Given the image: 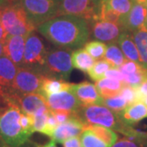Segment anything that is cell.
<instances>
[{"mask_svg":"<svg viewBox=\"0 0 147 147\" xmlns=\"http://www.w3.org/2000/svg\"><path fill=\"white\" fill-rule=\"evenodd\" d=\"M38 32L56 47L79 49L88 42L90 35L88 22L73 15L54 17L37 28Z\"/></svg>","mask_w":147,"mask_h":147,"instance_id":"cell-1","label":"cell"},{"mask_svg":"<svg viewBox=\"0 0 147 147\" xmlns=\"http://www.w3.org/2000/svg\"><path fill=\"white\" fill-rule=\"evenodd\" d=\"M77 115L85 123V125H100L118 131L127 137H147V132L135 130L131 126L124 123L119 119L117 113L103 105L82 106L77 112Z\"/></svg>","mask_w":147,"mask_h":147,"instance_id":"cell-2","label":"cell"},{"mask_svg":"<svg viewBox=\"0 0 147 147\" xmlns=\"http://www.w3.org/2000/svg\"><path fill=\"white\" fill-rule=\"evenodd\" d=\"M21 113L19 106L12 102L0 111V135L11 147L21 146L31 136L21 127Z\"/></svg>","mask_w":147,"mask_h":147,"instance_id":"cell-3","label":"cell"},{"mask_svg":"<svg viewBox=\"0 0 147 147\" xmlns=\"http://www.w3.org/2000/svg\"><path fill=\"white\" fill-rule=\"evenodd\" d=\"M45 78L38 69L29 66L18 67L11 87L7 90L3 89L6 100L8 102L16 103V100L20 96L39 92Z\"/></svg>","mask_w":147,"mask_h":147,"instance_id":"cell-4","label":"cell"},{"mask_svg":"<svg viewBox=\"0 0 147 147\" xmlns=\"http://www.w3.org/2000/svg\"><path fill=\"white\" fill-rule=\"evenodd\" d=\"M0 22L7 36L27 37L36 30V27L29 20L20 0L0 7Z\"/></svg>","mask_w":147,"mask_h":147,"instance_id":"cell-5","label":"cell"},{"mask_svg":"<svg viewBox=\"0 0 147 147\" xmlns=\"http://www.w3.org/2000/svg\"><path fill=\"white\" fill-rule=\"evenodd\" d=\"M71 54L66 48L47 49L44 64L38 69L46 78L68 80L74 68Z\"/></svg>","mask_w":147,"mask_h":147,"instance_id":"cell-6","label":"cell"},{"mask_svg":"<svg viewBox=\"0 0 147 147\" xmlns=\"http://www.w3.org/2000/svg\"><path fill=\"white\" fill-rule=\"evenodd\" d=\"M61 0H20L26 15L36 29L58 16Z\"/></svg>","mask_w":147,"mask_h":147,"instance_id":"cell-7","label":"cell"},{"mask_svg":"<svg viewBox=\"0 0 147 147\" xmlns=\"http://www.w3.org/2000/svg\"><path fill=\"white\" fill-rule=\"evenodd\" d=\"M102 0H61L58 16L73 15L89 23L99 21Z\"/></svg>","mask_w":147,"mask_h":147,"instance_id":"cell-8","label":"cell"},{"mask_svg":"<svg viewBox=\"0 0 147 147\" xmlns=\"http://www.w3.org/2000/svg\"><path fill=\"white\" fill-rule=\"evenodd\" d=\"M47 51L42 39L34 31L30 33L26 39L23 66L40 68L44 64Z\"/></svg>","mask_w":147,"mask_h":147,"instance_id":"cell-9","label":"cell"},{"mask_svg":"<svg viewBox=\"0 0 147 147\" xmlns=\"http://www.w3.org/2000/svg\"><path fill=\"white\" fill-rule=\"evenodd\" d=\"M46 99L47 106L51 110H65L77 114L82 107L79 100L69 90L48 96Z\"/></svg>","mask_w":147,"mask_h":147,"instance_id":"cell-10","label":"cell"},{"mask_svg":"<svg viewBox=\"0 0 147 147\" xmlns=\"http://www.w3.org/2000/svg\"><path fill=\"white\" fill-rule=\"evenodd\" d=\"M85 123L77 115L72 116L63 123L59 124L53 131L51 139L62 144L65 140L74 137H79L85 129Z\"/></svg>","mask_w":147,"mask_h":147,"instance_id":"cell-11","label":"cell"},{"mask_svg":"<svg viewBox=\"0 0 147 147\" xmlns=\"http://www.w3.org/2000/svg\"><path fill=\"white\" fill-rule=\"evenodd\" d=\"M123 30L119 25L104 21H96L92 23L91 34L96 40L114 43L118 41Z\"/></svg>","mask_w":147,"mask_h":147,"instance_id":"cell-12","label":"cell"},{"mask_svg":"<svg viewBox=\"0 0 147 147\" xmlns=\"http://www.w3.org/2000/svg\"><path fill=\"white\" fill-rule=\"evenodd\" d=\"M79 100L82 106L102 105L103 98L96 89L95 84L84 81L80 84H74L69 89Z\"/></svg>","mask_w":147,"mask_h":147,"instance_id":"cell-13","label":"cell"},{"mask_svg":"<svg viewBox=\"0 0 147 147\" xmlns=\"http://www.w3.org/2000/svg\"><path fill=\"white\" fill-rule=\"evenodd\" d=\"M146 18V6L142 3H135L130 11L123 18L121 28L123 31L132 33L145 26Z\"/></svg>","mask_w":147,"mask_h":147,"instance_id":"cell-14","label":"cell"},{"mask_svg":"<svg viewBox=\"0 0 147 147\" xmlns=\"http://www.w3.org/2000/svg\"><path fill=\"white\" fill-rule=\"evenodd\" d=\"M26 39V36L9 35L4 42L3 55L9 58L18 67L23 66Z\"/></svg>","mask_w":147,"mask_h":147,"instance_id":"cell-15","label":"cell"},{"mask_svg":"<svg viewBox=\"0 0 147 147\" xmlns=\"http://www.w3.org/2000/svg\"><path fill=\"white\" fill-rule=\"evenodd\" d=\"M16 104L22 113L30 115H33L43 105H47L46 96L40 92H32L20 96L16 100Z\"/></svg>","mask_w":147,"mask_h":147,"instance_id":"cell-16","label":"cell"},{"mask_svg":"<svg viewBox=\"0 0 147 147\" xmlns=\"http://www.w3.org/2000/svg\"><path fill=\"white\" fill-rule=\"evenodd\" d=\"M119 119L124 123L132 126L147 118V107L142 101L127 106L125 109L117 113Z\"/></svg>","mask_w":147,"mask_h":147,"instance_id":"cell-17","label":"cell"},{"mask_svg":"<svg viewBox=\"0 0 147 147\" xmlns=\"http://www.w3.org/2000/svg\"><path fill=\"white\" fill-rule=\"evenodd\" d=\"M18 66L9 58L3 55L0 57V88L7 90L10 88L15 79Z\"/></svg>","mask_w":147,"mask_h":147,"instance_id":"cell-18","label":"cell"},{"mask_svg":"<svg viewBox=\"0 0 147 147\" xmlns=\"http://www.w3.org/2000/svg\"><path fill=\"white\" fill-rule=\"evenodd\" d=\"M117 43L119 44L121 51L123 52L127 60L141 64L139 53L135 42L132 38L131 33L127 31L122 32L117 41Z\"/></svg>","mask_w":147,"mask_h":147,"instance_id":"cell-19","label":"cell"},{"mask_svg":"<svg viewBox=\"0 0 147 147\" xmlns=\"http://www.w3.org/2000/svg\"><path fill=\"white\" fill-rule=\"evenodd\" d=\"M125 83L119 80L103 78L95 83V86L100 96L103 98H109L120 93L121 90L125 86Z\"/></svg>","mask_w":147,"mask_h":147,"instance_id":"cell-20","label":"cell"},{"mask_svg":"<svg viewBox=\"0 0 147 147\" xmlns=\"http://www.w3.org/2000/svg\"><path fill=\"white\" fill-rule=\"evenodd\" d=\"M72 85L73 84H69L65 80L45 78L44 80L42 81L39 92L47 97L48 96L56 94V93L61 92L68 91L70 89Z\"/></svg>","mask_w":147,"mask_h":147,"instance_id":"cell-21","label":"cell"},{"mask_svg":"<svg viewBox=\"0 0 147 147\" xmlns=\"http://www.w3.org/2000/svg\"><path fill=\"white\" fill-rule=\"evenodd\" d=\"M71 59L74 68L77 69L84 73H88V71L93 66L96 62L94 59L84 48H79L73 51L71 54Z\"/></svg>","mask_w":147,"mask_h":147,"instance_id":"cell-22","label":"cell"},{"mask_svg":"<svg viewBox=\"0 0 147 147\" xmlns=\"http://www.w3.org/2000/svg\"><path fill=\"white\" fill-rule=\"evenodd\" d=\"M131 35L139 53L141 65L147 69V28L144 26L132 32Z\"/></svg>","mask_w":147,"mask_h":147,"instance_id":"cell-23","label":"cell"},{"mask_svg":"<svg viewBox=\"0 0 147 147\" xmlns=\"http://www.w3.org/2000/svg\"><path fill=\"white\" fill-rule=\"evenodd\" d=\"M85 129H89L97 137L108 144L110 147L112 146L117 141H118V135L115 131L108 127L96 125V124H87L85 126Z\"/></svg>","mask_w":147,"mask_h":147,"instance_id":"cell-24","label":"cell"},{"mask_svg":"<svg viewBox=\"0 0 147 147\" xmlns=\"http://www.w3.org/2000/svg\"><path fill=\"white\" fill-rule=\"evenodd\" d=\"M105 60L111 65L112 68L119 69L127 59L124 57L120 47L115 42L110 43L107 46V49L105 54Z\"/></svg>","mask_w":147,"mask_h":147,"instance_id":"cell-25","label":"cell"},{"mask_svg":"<svg viewBox=\"0 0 147 147\" xmlns=\"http://www.w3.org/2000/svg\"><path fill=\"white\" fill-rule=\"evenodd\" d=\"M135 3V0H102L101 3L105 4L123 18L130 11Z\"/></svg>","mask_w":147,"mask_h":147,"instance_id":"cell-26","label":"cell"},{"mask_svg":"<svg viewBox=\"0 0 147 147\" xmlns=\"http://www.w3.org/2000/svg\"><path fill=\"white\" fill-rule=\"evenodd\" d=\"M84 48L95 61H99L105 57L107 45L98 40H92L86 42Z\"/></svg>","mask_w":147,"mask_h":147,"instance_id":"cell-27","label":"cell"},{"mask_svg":"<svg viewBox=\"0 0 147 147\" xmlns=\"http://www.w3.org/2000/svg\"><path fill=\"white\" fill-rule=\"evenodd\" d=\"M79 137L82 147H110L89 129H84Z\"/></svg>","mask_w":147,"mask_h":147,"instance_id":"cell-28","label":"cell"},{"mask_svg":"<svg viewBox=\"0 0 147 147\" xmlns=\"http://www.w3.org/2000/svg\"><path fill=\"white\" fill-rule=\"evenodd\" d=\"M110 68H112L111 65L105 59H101L95 62L93 66L88 71V74L90 79L96 82L100 79L105 78L106 71Z\"/></svg>","mask_w":147,"mask_h":147,"instance_id":"cell-29","label":"cell"},{"mask_svg":"<svg viewBox=\"0 0 147 147\" xmlns=\"http://www.w3.org/2000/svg\"><path fill=\"white\" fill-rule=\"evenodd\" d=\"M102 105L106 106L107 108H109L110 110L115 113L120 112L128 105L127 100L119 94L112 96V97L103 99Z\"/></svg>","mask_w":147,"mask_h":147,"instance_id":"cell-30","label":"cell"},{"mask_svg":"<svg viewBox=\"0 0 147 147\" xmlns=\"http://www.w3.org/2000/svg\"><path fill=\"white\" fill-rule=\"evenodd\" d=\"M111 147H147V137H123L118 140Z\"/></svg>","mask_w":147,"mask_h":147,"instance_id":"cell-31","label":"cell"},{"mask_svg":"<svg viewBox=\"0 0 147 147\" xmlns=\"http://www.w3.org/2000/svg\"><path fill=\"white\" fill-rule=\"evenodd\" d=\"M119 95H121L127 100L128 105L141 101V97L137 90V86H131L126 84L123 88V89L121 90Z\"/></svg>","mask_w":147,"mask_h":147,"instance_id":"cell-32","label":"cell"},{"mask_svg":"<svg viewBox=\"0 0 147 147\" xmlns=\"http://www.w3.org/2000/svg\"><path fill=\"white\" fill-rule=\"evenodd\" d=\"M123 20V17L119 15L117 12L111 10L110 8L107 7L105 4L101 3V7H100V16H99V21H108V22H112L119 25L121 27V22Z\"/></svg>","mask_w":147,"mask_h":147,"instance_id":"cell-33","label":"cell"},{"mask_svg":"<svg viewBox=\"0 0 147 147\" xmlns=\"http://www.w3.org/2000/svg\"><path fill=\"white\" fill-rule=\"evenodd\" d=\"M49 112V110H48ZM48 112L42 114H34L33 116V129L34 132H44L46 123H47Z\"/></svg>","mask_w":147,"mask_h":147,"instance_id":"cell-34","label":"cell"},{"mask_svg":"<svg viewBox=\"0 0 147 147\" xmlns=\"http://www.w3.org/2000/svg\"><path fill=\"white\" fill-rule=\"evenodd\" d=\"M142 67L143 66L140 63L129 61V60H126L123 62V64L119 68V69L122 72L123 74H131L138 72L139 70L142 69Z\"/></svg>","mask_w":147,"mask_h":147,"instance_id":"cell-35","label":"cell"},{"mask_svg":"<svg viewBox=\"0 0 147 147\" xmlns=\"http://www.w3.org/2000/svg\"><path fill=\"white\" fill-rule=\"evenodd\" d=\"M57 121V119L53 114V110H49V112H48V116H47V123H46V127H45V130H44V132L43 134L46 135V136H48V137H52L53 135V131H55V129L57 128V127L58 126Z\"/></svg>","mask_w":147,"mask_h":147,"instance_id":"cell-36","label":"cell"},{"mask_svg":"<svg viewBox=\"0 0 147 147\" xmlns=\"http://www.w3.org/2000/svg\"><path fill=\"white\" fill-rule=\"evenodd\" d=\"M105 78H109V79H115L119 80L120 82L124 83V79H123V75L119 69L116 68H110L106 71L105 74Z\"/></svg>","mask_w":147,"mask_h":147,"instance_id":"cell-37","label":"cell"},{"mask_svg":"<svg viewBox=\"0 0 147 147\" xmlns=\"http://www.w3.org/2000/svg\"><path fill=\"white\" fill-rule=\"evenodd\" d=\"M62 145H63V147H82L79 137L69 138L62 143Z\"/></svg>","mask_w":147,"mask_h":147,"instance_id":"cell-38","label":"cell"},{"mask_svg":"<svg viewBox=\"0 0 147 147\" xmlns=\"http://www.w3.org/2000/svg\"><path fill=\"white\" fill-rule=\"evenodd\" d=\"M137 88H138V91H139L140 96H141V97H142V102L143 98L147 96V79L146 81H144L140 86H137Z\"/></svg>","mask_w":147,"mask_h":147,"instance_id":"cell-39","label":"cell"},{"mask_svg":"<svg viewBox=\"0 0 147 147\" xmlns=\"http://www.w3.org/2000/svg\"><path fill=\"white\" fill-rule=\"evenodd\" d=\"M7 104H8V102H7V100H6L3 91L0 88V111L2 110H3L6 106L7 105Z\"/></svg>","mask_w":147,"mask_h":147,"instance_id":"cell-40","label":"cell"},{"mask_svg":"<svg viewBox=\"0 0 147 147\" xmlns=\"http://www.w3.org/2000/svg\"><path fill=\"white\" fill-rule=\"evenodd\" d=\"M7 38V34L5 30H3V28L2 26V24L0 22V41L4 42Z\"/></svg>","mask_w":147,"mask_h":147,"instance_id":"cell-41","label":"cell"},{"mask_svg":"<svg viewBox=\"0 0 147 147\" xmlns=\"http://www.w3.org/2000/svg\"><path fill=\"white\" fill-rule=\"evenodd\" d=\"M38 147H57V142L53 141V139H51V141L47 142V144H44L42 146L38 145Z\"/></svg>","mask_w":147,"mask_h":147,"instance_id":"cell-42","label":"cell"},{"mask_svg":"<svg viewBox=\"0 0 147 147\" xmlns=\"http://www.w3.org/2000/svg\"><path fill=\"white\" fill-rule=\"evenodd\" d=\"M20 147H38V145L36 144V143H34V142L28 141V142H26L24 145H22V146Z\"/></svg>","mask_w":147,"mask_h":147,"instance_id":"cell-43","label":"cell"},{"mask_svg":"<svg viewBox=\"0 0 147 147\" xmlns=\"http://www.w3.org/2000/svg\"><path fill=\"white\" fill-rule=\"evenodd\" d=\"M0 147H11L6 143L5 141L3 139V137H1V135H0Z\"/></svg>","mask_w":147,"mask_h":147,"instance_id":"cell-44","label":"cell"},{"mask_svg":"<svg viewBox=\"0 0 147 147\" xmlns=\"http://www.w3.org/2000/svg\"><path fill=\"white\" fill-rule=\"evenodd\" d=\"M9 3H10L9 0H0V7L8 5Z\"/></svg>","mask_w":147,"mask_h":147,"instance_id":"cell-45","label":"cell"},{"mask_svg":"<svg viewBox=\"0 0 147 147\" xmlns=\"http://www.w3.org/2000/svg\"><path fill=\"white\" fill-rule=\"evenodd\" d=\"M3 47H4V42L0 41V57L3 55Z\"/></svg>","mask_w":147,"mask_h":147,"instance_id":"cell-46","label":"cell"},{"mask_svg":"<svg viewBox=\"0 0 147 147\" xmlns=\"http://www.w3.org/2000/svg\"><path fill=\"white\" fill-rule=\"evenodd\" d=\"M147 0H135L136 3H142V4H145L146 3Z\"/></svg>","mask_w":147,"mask_h":147,"instance_id":"cell-47","label":"cell"},{"mask_svg":"<svg viewBox=\"0 0 147 147\" xmlns=\"http://www.w3.org/2000/svg\"><path fill=\"white\" fill-rule=\"evenodd\" d=\"M142 102L145 104V105H146V107H147V96H145L144 98H143V100H142Z\"/></svg>","mask_w":147,"mask_h":147,"instance_id":"cell-48","label":"cell"},{"mask_svg":"<svg viewBox=\"0 0 147 147\" xmlns=\"http://www.w3.org/2000/svg\"><path fill=\"white\" fill-rule=\"evenodd\" d=\"M145 26L147 28V18H146V23H145Z\"/></svg>","mask_w":147,"mask_h":147,"instance_id":"cell-49","label":"cell"},{"mask_svg":"<svg viewBox=\"0 0 147 147\" xmlns=\"http://www.w3.org/2000/svg\"><path fill=\"white\" fill-rule=\"evenodd\" d=\"M145 5L146 6V7H147V1H146V3H145Z\"/></svg>","mask_w":147,"mask_h":147,"instance_id":"cell-50","label":"cell"}]
</instances>
